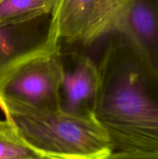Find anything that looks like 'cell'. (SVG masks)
Instances as JSON below:
<instances>
[{
    "label": "cell",
    "instance_id": "10",
    "mask_svg": "<svg viewBox=\"0 0 158 159\" xmlns=\"http://www.w3.org/2000/svg\"><path fill=\"white\" fill-rule=\"evenodd\" d=\"M103 159H158V158L136 155V154H125L112 152L111 155H109L106 158Z\"/></svg>",
    "mask_w": 158,
    "mask_h": 159
},
{
    "label": "cell",
    "instance_id": "3",
    "mask_svg": "<svg viewBox=\"0 0 158 159\" xmlns=\"http://www.w3.org/2000/svg\"><path fill=\"white\" fill-rule=\"evenodd\" d=\"M126 0H57L53 11L59 48H88L117 31Z\"/></svg>",
    "mask_w": 158,
    "mask_h": 159
},
{
    "label": "cell",
    "instance_id": "11",
    "mask_svg": "<svg viewBox=\"0 0 158 159\" xmlns=\"http://www.w3.org/2000/svg\"><path fill=\"white\" fill-rule=\"evenodd\" d=\"M40 159H60V158H54V157H51V156H47V155H43V156L41 157Z\"/></svg>",
    "mask_w": 158,
    "mask_h": 159
},
{
    "label": "cell",
    "instance_id": "2",
    "mask_svg": "<svg viewBox=\"0 0 158 159\" xmlns=\"http://www.w3.org/2000/svg\"><path fill=\"white\" fill-rule=\"evenodd\" d=\"M6 119L40 154L60 159H103L113 152L108 134L94 115L43 110L9 100L2 101Z\"/></svg>",
    "mask_w": 158,
    "mask_h": 159
},
{
    "label": "cell",
    "instance_id": "8",
    "mask_svg": "<svg viewBox=\"0 0 158 159\" xmlns=\"http://www.w3.org/2000/svg\"><path fill=\"white\" fill-rule=\"evenodd\" d=\"M57 0H0V25L22 23L52 13Z\"/></svg>",
    "mask_w": 158,
    "mask_h": 159
},
{
    "label": "cell",
    "instance_id": "7",
    "mask_svg": "<svg viewBox=\"0 0 158 159\" xmlns=\"http://www.w3.org/2000/svg\"><path fill=\"white\" fill-rule=\"evenodd\" d=\"M116 34L158 79V0H126Z\"/></svg>",
    "mask_w": 158,
    "mask_h": 159
},
{
    "label": "cell",
    "instance_id": "4",
    "mask_svg": "<svg viewBox=\"0 0 158 159\" xmlns=\"http://www.w3.org/2000/svg\"><path fill=\"white\" fill-rule=\"evenodd\" d=\"M63 75L60 51L25 64L0 81V108L2 101L9 100L39 110H61Z\"/></svg>",
    "mask_w": 158,
    "mask_h": 159
},
{
    "label": "cell",
    "instance_id": "6",
    "mask_svg": "<svg viewBox=\"0 0 158 159\" xmlns=\"http://www.w3.org/2000/svg\"><path fill=\"white\" fill-rule=\"evenodd\" d=\"M63 64L61 110L70 114L94 115L99 90L98 65L79 51H60Z\"/></svg>",
    "mask_w": 158,
    "mask_h": 159
},
{
    "label": "cell",
    "instance_id": "5",
    "mask_svg": "<svg viewBox=\"0 0 158 159\" xmlns=\"http://www.w3.org/2000/svg\"><path fill=\"white\" fill-rule=\"evenodd\" d=\"M57 51L53 12L25 23L0 25V81L25 64Z\"/></svg>",
    "mask_w": 158,
    "mask_h": 159
},
{
    "label": "cell",
    "instance_id": "1",
    "mask_svg": "<svg viewBox=\"0 0 158 159\" xmlns=\"http://www.w3.org/2000/svg\"><path fill=\"white\" fill-rule=\"evenodd\" d=\"M97 65L100 82L94 115L113 152L158 158V79L117 34Z\"/></svg>",
    "mask_w": 158,
    "mask_h": 159
},
{
    "label": "cell",
    "instance_id": "9",
    "mask_svg": "<svg viewBox=\"0 0 158 159\" xmlns=\"http://www.w3.org/2000/svg\"><path fill=\"white\" fill-rule=\"evenodd\" d=\"M43 156L22 138L10 120H0V159H40Z\"/></svg>",
    "mask_w": 158,
    "mask_h": 159
}]
</instances>
